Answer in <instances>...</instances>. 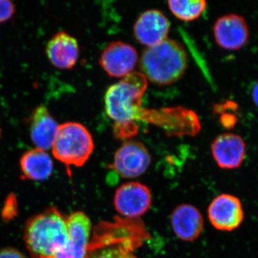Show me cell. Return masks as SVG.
<instances>
[{"mask_svg": "<svg viewBox=\"0 0 258 258\" xmlns=\"http://www.w3.org/2000/svg\"><path fill=\"white\" fill-rule=\"evenodd\" d=\"M167 5L178 20L191 22L203 15L207 8V0H167Z\"/></svg>", "mask_w": 258, "mask_h": 258, "instance_id": "cell-18", "label": "cell"}, {"mask_svg": "<svg viewBox=\"0 0 258 258\" xmlns=\"http://www.w3.org/2000/svg\"><path fill=\"white\" fill-rule=\"evenodd\" d=\"M152 203V195L147 186L137 181L120 185L113 199L115 210L125 218H138L147 213Z\"/></svg>", "mask_w": 258, "mask_h": 258, "instance_id": "cell-5", "label": "cell"}, {"mask_svg": "<svg viewBox=\"0 0 258 258\" xmlns=\"http://www.w3.org/2000/svg\"><path fill=\"white\" fill-rule=\"evenodd\" d=\"M208 217L217 230L231 232L240 227L244 220L242 202L235 195L222 194L209 205Z\"/></svg>", "mask_w": 258, "mask_h": 258, "instance_id": "cell-7", "label": "cell"}, {"mask_svg": "<svg viewBox=\"0 0 258 258\" xmlns=\"http://www.w3.org/2000/svg\"><path fill=\"white\" fill-rule=\"evenodd\" d=\"M69 239L66 217L53 207L30 219L24 230V240L33 258H56Z\"/></svg>", "mask_w": 258, "mask_h": 258, "instance_id": "cell-2", "label": "cell"}, {"mask_svg": "<svg viewBox=\"0 0 258 258\" xmlns=\"http://www.w3.org/2000/svg\"><path fill=\"white\" fill-rule=\"evenodd\" d=\"M212 157L219 167L223 169H238L245 160V142L238 134H222L211 146Z\"/></svg>", "mask_w": 258, "mask_h": 258, "instance_id": "cell-12", "label": "cell"}, {"mask_svg": "<svg viewBox=\"0 0 258 258\" xmlns=\"http://www.w3.org/2000/svg\"><path fill=\"white\" fill-rule=\"evenodd\" d=\"M233 103L234 102L227 101L224 104L217 105V108H215L217 113L221 114L220 118V123L223 125V127L227 129L234 128L238 121V118L236 115V111L238 108H234V109H231L227 111Z\"/></svg>", "mask_w": 258, "mask_h": 258, "instance_id": "cell-19", "label": "cell"}, {"mask_svg": "<svg viewBox=\"0 0 258 258\" xmlns=\"http://www.w3.org/2000/svg\"><path fill=\"white\" fill-rule=\"evenodd\" d=\"M170 23L159 10H148L137 18L134 25L136 40L147 47L154 46L167 39Z\"/></svg>", "mask_w": 258, "mask_h": 258, "instance_id": "cell-11", "label": "cell"}, {"mask_svg": "<svg viewBox=\"0 0 258 258\" xmlns=\"http://www.w3.org/2000/svg\"><path fill=\"white\" fill-rule=\"evenodd\" d=\"M135 247L131 237L113 238L98 235L91 240L88 258H139L133 252Z\"/></svg>", "mask_w": 258, "mask_h": 258, "instance_id": "cell-16", "label": "cell"}, {"mask_svg": "<svg viewBox=\"0 0 258 258\" xmlns=\"http://www.w3.org/2000/svg\"><path fill=\"white\" fill-rule=\"evenodd\" d=\"M172 230L176 237L185 242L198 239L203 232L204 219L198 208L183 204L174 209L171 216Z\"/></svg>", "mask_w": 258, "mask_h": 258, "instance_id": "cell-14", "label": "cell"}, {"mask_svg": "<svg viewBox=\"0 0 258 258\" xmlns=\"http://www.w3.org/2000/svg\"><path fill=\"white\" fill-rule=\"evenodd\" d=\"M94 150L91 132L78 122L59 125L52 146L54 157L67 167H81L87 162Z\"/></svg>", "mask_w": 258, "mask_h": 258, "instance_id": "cell-4", "label": "cell"}, {"mask_svg": "<svg viewBox=\"0 0 258 258\" xmlns=\"http://www.w3.org/2000/svg\"><path fill=\"white\" fill-rule=\"evenodd\" d=\"M15 13V5L13 0H0V25L9 21Z\"/></svg>", "mask_w": 258, "mask_h": 258, "instance_id": "cell-20", "label": "cell"}, {"mask_svg": "<svg viewBox=\"0 0 258 258\" xmlns=\"http://www.w3.org/2000/svg\"><path fill=\"white\" fill-rule=\"evenodd\" d=\"M67 220L69 239L66 248L56 258H88L92 223L83 212L71 213Z\"/></svg>", "mask_w": 258, "mask_h": 258, "instance_id": "cell-9", "label": "cell"}, {"mask_svg": "<svg viewBox=\"0 0 258 258\" xmlns=\"http://www.w3.org/2000/svg\"><path fill=\"white\" fill-rule=\"evenodd\" d=\"M147 87L148 80L144 75L133 72L107 90L105 108L115 121L116 138L128 139L138 132L135 121L143 118L145 109L142 108V99Z\"/></svg>", "mask_w": 258, "mask_h": 258, "instance_id": "cell-1", "label": "cell"}, {"mask_svg": "<svg viewBox=\"0 0 258 258\" xmlns=\"http://www.w3.org/2000/svg\"><path fill=\"white\" fill-rule=\"evenodd\" d=\"M138 60V53L132 45L115 41L102 52L99 63L108 76L123 79L133 73Z\"/></svg>", "mask_w": 258, "mask_h": 258, "instance_id": "cell-8", "label": "cell"}, {"mask_svg": "<svg viewBox=\"0 0 258 258\" xmlns=\"http://www.w3.org/2000/svg\"><path fill=\"white\" fill-rule=\"evenodd\" d=\"M251 98L254 106L258 108V80L254 83L251 89Z\"/></svg>", "mask_w": 258, "mask_h": 258, "instance_id": "cell-22", "label": "cell"}, {"mask_svg": "<svg viewBox=\"0 0 258 258\" xmlns=\"http://www.w3.org/2000/svg\"><path fill=\"white\" fill-rule=\"evenodd\" d=\"M217 45L227 50H239L245 46L249 37L247 24L237 14L223 15L217 19L213 28Z\"/></svg>", "mask_w": 258, "mask_h": 258, "instance_id": "cell-10", "label": "cell"}, {"mask_svg": "<svg viewBox=\"0 0 258 258\" xmlns=\"http://www.w3.org/2000/svg\"><path fill=\"white\" fill-rule=\"evenodd\" d=\"M0 258H27L20 251L14 248H5L0 250Z\"/></svg>", "mask_w": 258, "mask_h": 258, "instance_id": "cell-21", "label": "cell"}, {"mask_svg": "<svg viewBox=\"0 0 258 258\" xmlns=\"http://www.w3.org/2000/svg\"><path fill=\"white\" fill-rule=\"evenodd\" d=\"M32 142L38 149L48 150L52 147L59 125L46 106L37 107L29 119Z\"/></svg>", "mask_w": 258, "mask_h": 258, "instance_id": "cell-15", "label": "cell"}, {"mask_svg": "<svg viewBox=\"0 0 258 258\" xmlns=\"http://www.w3.org/2000/svg\"><path fill=\"white\" fill-rule=\"evenodd\" d=\"M46 54L51 63L57 69H72L79 58V42L68 32H57L47 43Z\"/></svg>", "mask_w": 258, "mask_h": 258, "instance_id": "cell-13", "label": "cell"}, {"mask_svg": "<svg viewBox=\"0 0 258 258\" xmlns=\"http://www.w3.org/2000/svg\"><path fill=\"white\" fill-rule=\"evenodd\" d=\"M187 54L181 43L166 39L144 50L139 61L142 74L148 81L166 86L179 81L187 68Z\"/></svg>", "mask_w": 258, "mask_h": 258, "instance_id": "cell-3", "label": "cell"}, {"mask_svg": "<svg viewBox=\"0 0 258 258\" xmlns=\"http://www.w3.org/2000/svg\"><path fill=\"white\" fill-rule=\"evenodd\" d=\"M20 167L23 178L44 181L52 175L53 161L46 151L36 148L24 153L20 158Z\"/></svg>", "mask_w": 258, "mask_h": 258, "instance_id": "cell-17", "label": "cell"}, {"mask_svg": "<svg viewBox=\"0 0 258 258\" xmlns=\"http://www.w3.org/2000/svg\"><path fill=\"white\" fill-rule=\"evenodd\" d=\"M151 161L150 154L143 144L128 141L115 152L110 168L121 177L133 179L146 172Z\"/></svg>", "mask_w": 258, "mask_h": 258, "instance_id": "cell-6", "label": "cell"}]
</instances>
